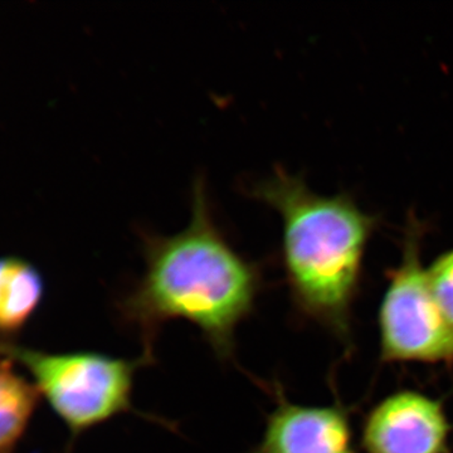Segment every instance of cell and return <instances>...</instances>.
I'll return each mask as SVG.
<instances>
[{"label":"cell","instance_id":"1","mask_svg":"<svg viewBox=\"0 0 453 453\" xmlns=\"http://www.w3.org/2000/svg\"><path fill=\"white\" fill-rule=\"evenodd\" d=\"M144 257V275L118 311L139 334L145 362H155L160 330L177 319L196 325L219 360H234L235 330L252 314L264 280L259 265L235 252L217 228L203 180L193 190L187 228L145 237Z\"/></svg>","mask_w":453,"mask_h":453},{"label":"cell","instance_id":"2","mask_svg":"<svg viewBox=\"0 0 453 453\" xmlns=\"http://www.w3.org/2000/svg\"><path fill=\"white\" fill-rule=\"evenodd\" d=\"M253 196L281 216L283 268L295 309L347 342L378 219L350 196L316 195L282 168L257 184Z\"/></svg>","mask_w":453,"mask_h":453},{"label":"cell","instance_id":"3","mask_svg":"<svg viewBox=\"0 0 453 453\" xmlns=\"http://www.w3.org/2000/svg\"><path fill=\"white\" fill-rule=\"evenodd\" d=\"M0 357H9L31 375L70 432L71 446L89 429L120 414L136 412L133 404L136 372L144 357L124 359L96 351L49 353L0 340Z\"/></svg>","mask_w":453,"mask_h":453},{"label":"cell","instance_id":"4","mask_svg":"<svg viewBox=\"0 0 453 453\" xmlns=\"http://www.w3.org/2000/svg\"><path fill=\"white\" fill-rule=\"evenodd\" d=\"M425 223L410 213L398 266L378 312L380 359L384 363L453 365V326L429 286L421 251Z\"/></svg>","mask_w":453,"mask_h":453},{"label":"cell","instance_id":"5","mask_svg":"<svg viewBox=\"0 0 453 453\" xmlns=\"http://www.w3.org/2000/svg\"><path fill=\"white\" fill-rule=\"evenodd\" d=\"M443 402L417 390L392 393L366 414L362 429L365 453H451Z\"/></svg>","mask_w":453,"mask_h":453},{"label":"cell","instance_id":"6","mask_svg":"<svg viewBox=\"0 0 453 453\" xmlns=\"http://www.w3.org/2000/svg\"><path fill=\"white\" fill-rule=\"evenodd\" d=\"M271 393L275 408L267 416L261 442L247 453H359L342 405L292 403L277 383Z\"/></svg>","mask_w":453,"mask_h":453},{"label":"cell","instance_id":"7","mask_svg":"<svg viewBox=\"0 0 453 453\" xmlns=\"http://www.w3.org/2000/svg\"><path fill=\"white\" fill-rule=\"evenodd\" d=\"M46 295L43 276L18 256L0 257V340L13 342L40 310Z\"/></svg>","mask_w":453,"mask_h":453},{"label":"cell","instance_id":"8","mask_svg":"<svg viewBox=\"0 0 453 453\" xmlns=\"http://www.w3.org/2000/svg\"><path fill=\"white\" fill-rule=\"evenodd\" d=\"M16 363L0 357V453H16L41 402L32 380Z\"/></svg>","mask_w":453,"mask_h":453},{"label":"cell","instance_id":"9","mask_svg":"<svg viewBox=\"0 0 453 453\" xmlns=\"http://www.w3.org/2000/svg\"><path fill=\"white\" fill-rule=\"evenodd\" d=\"M429 286L453 326V249L438 256L427 268Z\"/></svg>","mask_w":453,"mask_h":453}]
</instances>
